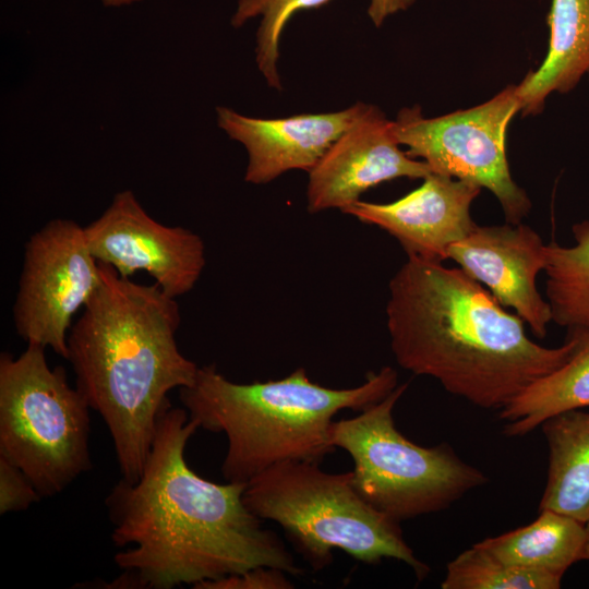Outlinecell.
I'll list each match as a JSON object with an SVG mask.
<instances>
[{
  "mask_svg": "<svg viewBox=\"0 0 589 589\" xmlns=\"http://www.w3.org/2000/svg\"><path fill=\"white\" fill-rule=\"evenodd\" d=\"M197 429L185 408L168 404L141 476L122 478L106 497L111 539L122 549L113 561L124 570L115 587H194L259 566L303 574L245 506L247 483H215L189 467L184 450Z\"/></svg>",
  "mask_w": 589,
  "mask_h": 589,
  "instance_id": "1",
  "label": "cell"
},
{
  "mask_svg": "<svg viewBox=\"0 0 589 589\" xmlns=\"http://www.w3.org/2000/svg\"><path fill=\"white\" fill-rule=\"evenodd\" d=\"M397 363L435 378L448 393L484 409H502L578 350L584 329L548 348L460 267L408 257L392 277L386 303Z\"/></svg>",
  "mask_w": 589,
  "mask_h": 589,
  "instance_id": "2",
  "label": "cell"
},
{
  "mask_svg": "<svg viewBox=\"0 0 589 589\" xmlns=\"http://www.w3.org/2000/svg\"><path fill=\"white\" fill-rule=\"evenodd\" d=\"M99 263V262H98ZM100 281L68 335L76 387L105 421L127 481L141 476L168 393L199 366L181 353L177 299L99 263Z\"/></svg>",
  "mask_w": 589,
  "mask_h": 589,
  "instance_id": "3",
  "label": "cell"
},
{
  "mask_svg": "<svg viewBox=\"0 0 589 589\" xmlns=\"http://www.w3.org/2000/svg\"><path fill=\"white\" fill-rule=\"evenodd\" d=\"M397 385L390 366L369 373L356 387L330 388L311 381L304 368L280 380L243 384L229 381L212 363L199 366L179 397L199 429L227 436L224 478L248 483L284 461L321 464L336 449L330 441L334 417L346 409L360 412Z\"/></svg>",
  "mask_w": 589,
  "mask_h": 589,
  "instance_id": "4",
  "label": "cell"
},
{
  "mask_svg": "<svg viewBox=\"0 0 589 589\" xmlns=\"http://www.w3.org/2000/svg\"><path fill=\"white\" fill-rule=\"evenodd\" d=\"M243 501L257 518L278 524L313 570L328 567L334 550H340L365 564L401 561L419 580L429 573L399 522L357 492L350 471L329 473L317 462L284 461L252 478Z\"/></svg>",
  "mask_w": 589,
  "mask_h": 589,
  "instance_id": "5",
  "label": "cell"
},
{
  "mask_svg": "<svg viewBox=\"0 0 589 589\" xmlns=\"http://www.w3.org/2000/svg\"><path fill=\"white\" fill-rule=\"evenodd\" d=\"M45 349L27 344L17 357L0 356V455L51 497L92 468L91 406Z\"/></svg>",
  "mask_w": 589,
  "mask_h": 589,
  "instance_id": "6",
  "label": "cell"
},
{
  "mask_svg": "<svg viewBox=\"0 0 589 589\" xmlns=\"http://www.w3.org/2000/svg\"><path fill=\"white\" fill-rule=\"evenodd\" d=\"M407 387L397 385L356 417L334 420L330 428L334 447L352 459L357 492L398 522L442 510L488 481L449 445L420 446L397 430L393 412Z\"/></svg>",
  "mask_w": 589,
  "mask_h": 589,
  "instance_id": "7",
  "label": "cell"
},
{
  "mask_svg": "<svg viewBox=\"0 0 589 589\" xmlns=\"http://www.w3.org/2000/svg\"><path fill=\"white\" fill-rule=\"evenodd\" d=\"M519 111L516 85L510 84L481 105L441 117L425 118L419 106L402 108L393 120V132L406 153L426 163L432 172L490 190L506 223L519 224L531 201L514 181L506 156L508 124Z\"/></svg>",
  "mask_w": 589,
  "mask_h": 589,
  "instance_id": "8",
  "label": "cell"
},
{
  "mask_svg": "<svg viewBox=\"0 0 589 589\" xmlns=\"http://www.w3.org/2000/svg\"><path fill=\"white\" fill-rule=\"evenodd\" d=\"M99 281V263L87 245L84 227L71 219L50 220L25 243L12 309L17 335L67 359L72 317Z\"/></svg>",
  "mask_w": 589,
  "mask_h": 589,
  "instance_id": "9",
  "label": "cell"
},
{
  "mask_svg": "<svg viewBox=\"0 0 589 589\" xmlns=\"http://www.w3.org/2000/svg\"><path fill=\"white\" fill-rule=\"evenodd\" d=\"M84 233L99 263L125 278L146 272L176 299L194 288L206 264L205 244L197 233L158 223L130 190L116 194Z\"/></svg>",
  "mask_w": 589,
  "mask_h": 589,
  "instance_id": "10",
  "label": "cell"
},
{
  "mask_svg": "<svg viewBox=\"0 0 589 589\" xmlns=\"http://www.w3.org/2000/svg\"><path fill=\"white\" fill-rule=\"evenodd\" d=\"M308 172V211L314 214L333 208L342 212L380 183L402 177L423 179L432 170L400 149L393 120L366 104Z\"/></svg>",
  "mask_w": 589,
  "mask_h": 589,
  "instance_id": "11",
  "label": "cell"
},
{
  "mask_svg": "<svg viewBox=\"0 0 589 589\" xmlns=\"http://www.w3.org/2000/svg\"><path fill=\"white\" fill-rule=\"evenodd\" d=\"M448 259L513 309L534 336L546 335L551 308L536 283L545 267L546 244L532 228L522 223L477 225L449 248Z\"/></svg>",
  "mask_w": 589,
  "mask_h": 589,
  "instance_id": "12",
  "label": "cell"
},
{
  "mask_svg": "<svg viewBox=\"0 0 589 589\" xmlns=\"http://www.w3.org/2000/svg\"><path fill=\"white\" fill-rule=\"evenodd\" d=\"M481 189L473 182L432 172L420 187L392 203L359 200L342 213L386 231L408 257L444 262L449 248L477 226L470 207Z\"/></svg>",
  "mask_w": 589,
  "mask_h": 589,
  "instance_id": "13",
  "label": "cell"
},
{
  "mask_svg": "<svg viewBox=\"0 0 589 589\" xmlns=\"http://www.w3.org/2000/svg\"><path fill=\"white\" fill-rule=\"evenodd\" d=\"M365 106L357 101L339 111L275 119L247 117L227 107L216 112L218 127L247 149L244 180L265 184L289 170L310 171Z\"/></svg>",
  "mask_w": 589,
  "mask_h": 589,
  "instance_id": "14",
  "label": "cell"
},
{
  "mask_svg": "<svg viewBox=\"0 0 589 589\" xmlns=\"http://www.w3.org/2000/svg\"><path fill=\"white\" fill-rule=\"evenodd\" d=\"M545 59L516 85L524 117L543 110L553 92L573 91L589 71V0H552Z\"/></svg>",
  "mask_w": 589,
  "mask_h": 589,
  "instance_id": "15",
  "label": "cell"
},
{
  "mask_svg": "<svg viewBox=\"0 0 589 589\" xmlns=\"http://www.w3.org/2000/svg\"><path fill=\"white\" fill-rule=\"evenodd\" d=\"M549 448L548 477L539 510L589 521V411L574 409L542 424Z\"/></svg>",
  "mask_w": 589,
  "mask_h": 589,
  "instance_id": "16",
  "label": "cell"
},
{
  "mask_svg": "<svg viewBox=\"0 0 589 589\" xmlns=\"http://www.w3.org/2000/svg\"><path fill=\"white\" fill-rule=\"evenodd\" d=\"M586 524L568 515L541 509L531 524L474 543L502 562L563 577L585 560Z\"/></svg>",
  "mask_w": 589,
  "mask_h": 589,
  "instance_id": "17",
  "label": "cell"
},
{
  "mask_svg": "<svg viewBox=\"0 0 589 589\" xmlns=\"http://www.w3.org/2000/svg\"><path fill=\"white\" fill-rule=\"evenodd\" d=\"M589 407V328L578 350L562 366L537 380L501 409L504 433L524 436L549 418Z\"/></svg>",
  "mask_w": 589,
  "mask_h": 589,
  "instance_id": "18",
  "label": "cell"
},
{
  "mask_svg": "<svg viewBox=\"0 0 589 589\" xmlns=\"http://www.w3.org/2000/svg\"><path fill=\"white\" fill-rule=\"evenodd\" d=\"M575 244H546L545 299L552 322L568 332L589 328V219L572 227Z\"/></svg>",
  "mask_w": 589,
  "mask_h": 589,
  "instance_id": "19",
  "label": "cell"
},
{
  "mask_svg": "<svg viewBox=\"0 0 589 589\" xmlns=\"http://www.w3.org/2000/svg\"><path fill=\"white\" fill-rule=\"evenodd\" d=\"M563 577L506 564L473 544L447 564L442 589H557Z\"/></svg>",
  "mask_w": 589,
  "mask_h": 589,
  "instance_id": "20",
  "label": "cell"
},
{
  "mask_svg": "<svg viewBox=\"0 0 589 589\" xmlns=\"http://www.w3.org/2000/svg\"><path fill=\"white\" fill-rule=\"evenodd\" d=\"M332 0H239L231 17L233 27L261 16L256 32L255 60L268 86L281 91L278 72L279 40L284 28L300 10L316 9Z\"/></svg>",
  "mask_w": 589,
  "mask_h": 589,
  "instance_id": "21",
  "label": "cell"
},
{
  "mask_svg": "<svg viewBox=\"0 0 589 589\" xmlns=\"http://www.w3.org/2000/svg\"><path fill=\"white\" fill-rule=\"evenodd\" d=\"M40 498L25 472L0 455V514L25 510Z\"/></svg>",
  "mask_w": 589,
  "mask_h": 589,
  "instance_id": "22",
  "label": "cell"
},
{
  "mask_svg": "<svg viewBox=\"0 0 589 589\" xmlns=\"http://www.w3.org/2000/svg\"><path fill=\"white\" fill-rule=\"evenodd\" d=\"M288 574L279 568L259 566L242 573L195 585V589H292Z\"/></svg>",
  "mask_w": 589,
  "mask_h": 589,
  "instance_id": "23",
  "label": "cell"
},
{
  "mask_svg": "<svg viewBox=\"0 0 589 589\" xmlns=\"http://www.w3.org/2000/svg\"><path fill=\"white\" fill-rule=\"evenodd\" d=\"M414 0H371L368 14L376 27H380L385 19L399 11L408 9Z\"/></svg>",
  "mask_w": 589,
  "mask_h": 589,
  "instance_id": "24",
  "label": "cell"
},
{
  "mask_svg": "<svg viewBox=\"0 0 589 589\" xmlns=\"http://www.w3.org/2000/svg\"><path fill=\"white\" fill-rule=\"evenodd\" d=\"M106 7H120L124 4H131L141 0H101Z\"/></svg>",
  "mask_w": 589,
  "mask_h": 589,
  "instance_id": "25",
  "label": "cell"
},
{
  "mask_svg": "<svg viewBox=\"0 0 589 589\" xmlns=\"http://www.w3.org/2000/svg\"><path fill=\"white\" fill-rule=\"evenodd\" d=\"M587 543H586V556L585 560L589 561V521L586 522Z\"/></svg>",
  "mask_w": 589,
  "mask_h": 589,
  "instance_id": "26",
  "label": "cell"
},
{
  "mask_svg": "<svg viewBox=\"0 0 589 589\" xmlns=\"http://www.w3.org/2000/svg\"><path fill=\"white\" fill-rule=\"evenodd\" d=\"M587 74L589 75V71H588V73H587Z\"/></svg>",
  "mask_w": 589,
  "mask_h": 589,
  "instance_id": "27",
  "label": "cell"
}]
</instances>
